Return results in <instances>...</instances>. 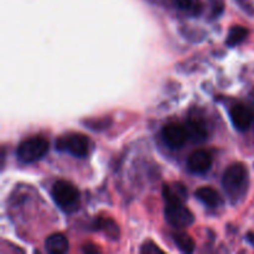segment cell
I'll use <instances>...</instances> for the list:
<instances>
[{
  "label": "cell",
  "mask_w": 254,
  "mask_h": 254,
  "mask_svg": "<svg viewBox=\"0 0 254 254\" xmlns=\"http://www.w3.org/2000/svg\"><path fill=\"white\" fill-rule=\"evenodd\" d=\"M165 200V218L169 225L175 228H184L193 223V215L184 202L188 198V191L183 184H166L163 188Z\"/></svg>",
  "instance_id": "1"
},
{
  "label": "cell",
  "mask_w": 254,
  "mask_h": 254,
  "mask_svg": "<svg viewBox=\"0 0 254 254\" xmlns=\"http://www.w3.org/2000/svg\"><path fill=\"white\" fill-rule=\"evenodd\" d=\"M93 228L96 231L104 232L109 238H111V240H118L119 233H121V230H119L118 225H117L112 218H107V217L96 218L93 222Z\"/></svg>",
  "instance_id": "12"
},
{
  "label": "cell",
  "mask_w": 254,
  "mask_h": 254,
  "mask_svg": "<svg viewBox=\"0 0 254 254\" xmlns=\"http://www.w3.org/2000/svg\"><path fill=\"white\" fill-rule=\"evenodd\" d=\"M49 149L50 144L46 139L42 136H32L19 144L16 155L22 163L31 164L41 160L47 154Z\"/></svg>",
  "instance_id": "4"
},
{
  "label": "cell",
  "mask_w": 254,
  "mask_h": 254,
  "mask_svg": "<svg viewBox=\"0 0 254 254\" xmlns=\"http://www.w3.org/2000/svg\"><path fill=\"white\" fill-rule=\"evenodd\" d=\"M175 1L178 4V6L184 10L192 9L193 4H195V0H175Z\"/></svg>",
  "instance_id": "16"
},
{
  "label": "cell",
  "mask_w": 254,
  "mask_h": 254,
  "mask_svg": "<svg viewBox=\"0 0 254 254\" xmlns=\"http://www.w3.org/2000/svg\"><path fill=\"white\" fill-rule=\"evenodd\" d=\"M188 166L191 173L193 174H205L212 166V155L205 149L195 150L190 155L188 160Z\"/></svg>",
  "instance_id": "8"
},
{
  "label": "cell",
  "mask_w": 254,
  "mask_h": 254,
  "mask_svg": "<svg viewBox=\"0 0 254 254\" xmlns=\"http://www.w3.org/2000/svg\"><path fill=\"white\" fill-rule=\"evenodd\" d=\"M222 185L231 202L237 203L245 197L248 190V170L243 164H232L226 169Z\"/></svg>",
  "instance_id": "2"
},
{
  "label": "cell",
  "mask_w": 254,
  "mask_h": 254,
  "mask_svg": "<svg viewBox=\"0 0 254 254\" xmlns=\"http://www.w3.org/2000/svg\"><path fill=\"white\" fill-rule=\"evenodd\" d=\"M196 197L205 203L208 207H218L223 203L222 197L220 193L215 190V189L210 188V186H202L196 191Z\"/></svg>",
  "instance_id": "11"
},
{
  "label": "cell",
  "mask_w": 254,
  "mask_h": 254,
  "mask_svg": "<svg viewBox=\"0 0 254 254\" xmlns=\"http://www.w3.org/2000/svg\"><path fill=\"white\" fill-rule=\"evenodd\" d=\"M56 149L77 158H84L89 153V139L84 134H64L56 140Z\"/></svg>",
  "instance_id": "5"
},
{
  "label": "cell",
  "mask_w": 254,
  "mask_h": 254,
  "mask_svg": "<svg viewBox=\"0 0 254 254\" xmlns=\"http://www.w3.org/2000/svg\"><path fill=\"white\" fill-rule=\"evenodd\" d=\"M51 195L56 205L66 212H73L78 208L79 191L73 184L68 181H56L52 186Z\"/></svg>",
  "instance_id": "3"
},
{
  "label": "cell",
  "mask_w": 254,
  "mask_h": 254,
  "mask_svg": "<svg viewBox=\"0 0 254 254\" xmlns=\"http://www.w3.org/2000/svg\"><path fill=\"white\" fill-rule=\"evenodd\" d=\"M174 241H175L176 246L183 251L184 253H192L195 250V242H193L192 237L189 236L185 232H176L173 235Z\"/></svg>",
  "instance_id": "14"
},
{
  "label": "cell",
  "mask_w": 254,
  "mask_h": 254,
  "mask_svg": "<svg viewBox=\"0 0 254 254\" xmlns=\"http://www.w3.org/2000/svg\"><path fill=\"white\" fill-rule=\"evenodd\" d=\"M83 252H86V253H98L99 250H98V248L93 247V245H87L86 247L83 248Z\"/></svg>",
  "instance_id": "17"
},
{
  "label": "cell",
  "mask_w": 254,
  "mask_h": 254,
  "mask_svg": "<svg viewBox=\"0 0 254 254\" xmlns=\"http://www.w3.org/2000/svg\"><path fill=\"white\" fill-rule=\"evenodd\" d=\"M186 129H188L189 139L193 143H202L208 136L207 123L202 117L191 116L186 123Z\"/></svg>",
  "instance_id": "9"
},
{
  "label": "cell",
  "mask_w": 254,
  "mask_h": 254,
  "mask_svg": "<svg viewBox=\"0 0 254 254\" xmlns=\"http://www.w3.org/2000/svg\"><path fill=\"white\" fill-rule=\"evenodd\" d=\"M230 118L237 130H248L254 121V113L250 107L245 104H236L231 108Z\"/></svg>",
  "instance_id": "7"
},
{
  "label": "cell",
  "mask_w": 254,
  "mask_h": 254,
  "mask_svg": "<svg viewBox=\"0 0 254 254\" xmlns=\"http://www.w3.org/2000/svg\"><path fill=\"white\" fill-rule=\"evenodd\" d=\"M68 240L62 233H54L45 241V248L51 254H64L68 251Z\"/></svg>",
  "instance_id": "10"
},
{
  "label": "cell",
  "mask_w": 254,
  "mask_h": 254,
  "mask_svg": "<svg viewBox=\"0 0 254 254\" xmlns=\"http://www.w3.org/2000/svg\"><path fill=\"white\" fill-rule=\"evenodd\" d=\"M140 252L144 254H153V253L159 254V253H164V251L161 250L160 247H158L154 242H146L141 246Z\"/></svg>",
  "instance_id": "15"
},
{
  "label": "cell",
  "mask_w": 254,
  "mask_h": 254,
  "mask_svg": "<svg viewBox=\"0 0 254 254\" xmlns=\"http://www.w3.org/2000/svg\"><path fill=\"white\" fill-rule=\"evenodd\" d=\"M161 138L164 143L171 149H179L188 141L189 133L186 127L181 124L171 123L168 124L161 130Z\"/></svg>",
  "instance_id": "6"
},
{
  "label": "cell",
  "mask_w": 254,
  "mask_h": 254,
  "mask_svg": "<svg viewBox=\"0 0 254 254\" xmlns=\"http://www.w3.org/2000/svg\"><path fill=\"white\" fill-rule=\"evenodd\" d=\"M248 36V30L246 27L240 26V25H236V26L231 27L230 32H228L227 40H226V44L230 47H235L237 45H240L241 42L245 41Z\"/></svg>",
  "instance_id": "13"
}]
</instances>
